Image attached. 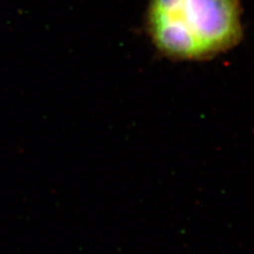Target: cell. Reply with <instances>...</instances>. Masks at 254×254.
<instances>
[{
    "instance_id": "obj_1",
    "label": "cell",
    "mask_w": 254,
    "mask_h": 254,
    "mask_svg": "<svg viewBox=\"0 0 254 254\" xmlns=\"http://www.w3.org/2000/svg\"><path fill=\"white\" fill-rule=\"evenodd\" d=\"M147 28L154 45L168 57L209 59L240 41V0H152Z\"/></svg>"
}]
</instances>
